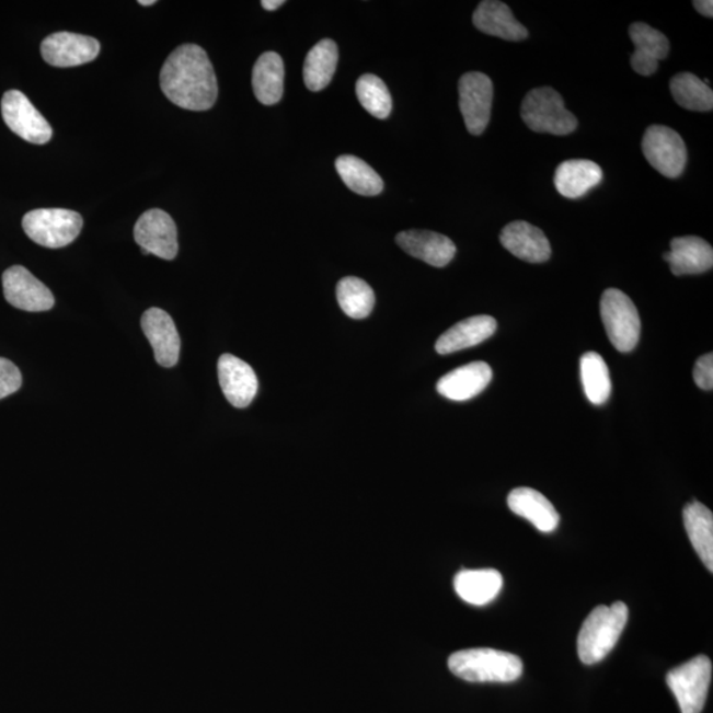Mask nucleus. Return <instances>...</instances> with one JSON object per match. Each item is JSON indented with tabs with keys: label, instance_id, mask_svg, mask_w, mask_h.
<instances>
[{
	"label": "nucleus",
	"instance_id": "25",
	"mask_svg": "<svg viewBox=\"0 0 713 713\" xmlns=\"http://www.w3.org/2000/svg\"><path fill=\"white\" fill-rule=\"evenodd\" d=\"M453 587L461 600L475 607L492 602L504 587L497 570H462L455 576Z\"/></svg>",
	"mask_w": 713,
	"mask_h": 713
},
{
	"label": "nucleus",
	"instance_id": "31",
	"mask_svg": "<svg viewBox=\"0 0 713 713\" xmlns=\"http://www.w3.org/2000/svg\"><path fill=\"white\" fill-rule=\"evenodd\" d=\"M674 100L679 106L691 112H711L713 108V92L709 85L692 73H679L670 81Z\"/></svg>",
	"mask_w": 713,
	"mask_h": 713
},
{
	"label": "nucleus",
	"instance_id": "8",
	"mask_svg": "<svg viewBox=\"0 0 713 713\" xmlns=\"http://www.w3.org/2000/svg\"><path fill=\"white\" fill-rule=\"evenodd\" d=\"M642 151L653 169L665 177L677 179L686 169L685 140L670 127L660 125L648 127L642 139Z\"/></svg>",
	"mask_w": 713,
	"mask_h": 713
},
{
	"label": "nucleus",
	"instance_id": "6",
	"mask_svg": "<svg viewBox=\"0 0 713 713\" xmlns=\"http://www.w3.org/2000/svg\"><path fill=\"white\" fill-rule=\"evenodd\" d=\"M82 217L69 209H36L23 218V229L37 245L61 249L80 235Z\"/></svg>",
	"mask_w": 713,
	"mask_h": 713
},
{
	"label": "nucleus",
	"instance_id": "17",
	"mask_svg": "<svg viewBox=\"0 0 713 713\" xmlns=\"http://www.w3.org/2000/svg\"><path fill=\"white\" fill-rule=\"evenodd\" d=\"M396 243L414 258L434 267H446L456 255V245L448 237L428 230H407L396 235Z\"/></svg>",
	"mask_w": 713,
	"mask_h": 713
},
{
	"label": "nucleus",
	"instance_id": "13",
	"mask_svg": "<svg viewBox=\"0 0 713 713\" xmlns=\"http://www.w3.org/2000/svg\"><path fill=\"white\" fill-rule=\"evenodd\" d=\"M101 45L94 37L57 32L44 38L42 56L45 62L57 68H72L93 61L99 56Z\"/></svg>",
	"mask_w": 713,
	"mask_h": 713
},
{
	"label": "nucleus",
	"instance_id": "16",
	"mask_svg": "<svg viewBox=\"0 0 713 713\" xmlns=\"http://www.w3.org/2000/svg\"><path fill=\"white\" fill-rule=\"evenodd\" d=\"M503 246L518 260L529 263H543L550 260L551 245L548 237L534 225L514 221L501 231Z\"/></svg>",
	"mask_w": 713,
	"mask_h": 713
},
{
	"label": "nucleus",
	"instance_id": "20",
	"mask_svg": "<svg viewBox=\"0 0 713 713\" xmlns=\"http://www.w3.org/2000/svg\"><path fill=\"white\" fill-rule=\"evenodd\" d=\"M670 252L664 255L676 276L697 275L713 266V249L703 238L695 235L674 238Z\"/></svg>",
	"mask_w": 713,
	"mask_h": 713
},
{
	"label": "nucleus",
	"instance_id": "23",
	"mask_svg": "<svg viewBox=\"0 0 713 713\" xmlns=\"http://www.w3.org/2000/svg\"><path fill=\"white\" fill-rule=\"evenodd\" d=\"M507 505L517 516L528 519L539 531L556 530L561 517L548 498L531 487H517L507 497Z\"/></svg>",
	"mask_w": 713,
	"mask_h": 713
},
{
	"label": "nucleus",
	"instance_id": "11",
	"mask_svg": "<svg viewBox=\"0 0 713 713\" xmlns=\"http://www.w3.org/2000/svg\"><path fill=\"white\" fill-rule=\"evenodd\" d=\"M135 242L147 253L165 261L176 258L177 229L172 217L162 209H150L139 217L134 229Z\"/></svg>",
	"mask_w": 713,
	"mask_h": 713
},
{
	"label": "nucleus",
	"instance_id": "29",
	"mask_svg": "<svg viewBox=\"0 0 713 713\" xmlns=\"http://www.w3.org/2000/svg\"><path fill=\"white\" fill-rule=\"evenodd\" d=\"M336 170L346 186L361 196H377L383 191V180L364 160L343 156L336 160Z\"/></svg>",
	"mask_w": 713,
	"mask_h": 713
},
{
	"label": "nucleus",
	"instance_id": "34",
	"mask_svg": "<svg viewBox=\"0 0 713 713\" xmlns=\"http://www.w3.org/2000/svg\"><path fill=\"white\" fill-rule=\"evenodd\" d=\"M22 372L10 359L0 358V400L22 388Z\"/></svg>",
	"mask_w": 713,
	"mask_h": 713
},
{
	"label": "nucleus",
	"instance_id": "33",
	"mask_svg": "<svg viewBox=\"0 0 713 713\" xmlns=\"http://www.w3.org/2000/svg\"><path fill=\"white\" fill-rule=\"evenodd\" d=\"M356 93L365 111L378 119H387L393 101L384 82L375 74H365L356 83Z\"/></svg>",
	"mask_w": 713,
	"mask_h": 713
},
{
	"label": "nucleus",
	"instance_id": "24",
	"mask_svg": "<svg viewBox=\"0 0 713 713\" xmlns=\"http://www.w3.org/2000/svg\"><path fill=\"white\" fill-rule=\"evenodd\" d=\"M602 170L593 160H567L559 164L554 183L556 191L565 198H580L602 182Z\"/></svg>",
	"mask_w": 713,
	"mask_h": 713
},
{
	"label": "nucleus",
	"instance_id": "38",
	"mask_svg": "<svg viewBox=\"0 0 713 713\" xmlns=\"http://www.w3.org/2000/svg\"><path fill=\"white\" fill-rule=\"evenodd\" d=\"M156 0H140L139 4L146 5V8H149V5L156 4Z\"/></svg>",
	"mask_w": 713,
	"mask_h": 713
},
{
	"label": "nucleus",
	"instance_id": "19",
	"mask_svg": "<svg viewBox=\"0 0 713 713\" xmlns=\"http://www.w3.org/2000/svg\"><path fill=\"white\" fill-rule=\"evenodd\" d=\"M635 50L631 64L635 73L652 76L657 72L659 61L670 53V43L660 31L645 23H634L629 28Z\"/></svg>",
	"mask_w": 713,
	"mask_h": 713
},
{
	"label": "nucleus",
	"instance_id": "9",
	"mask_svg": "<svg viewBox=\"0 0 713 713\" xmlns=\"http://www.w3.org/2000/svg\"><path fill=\"white\" fill-rule=\"evenodd\" d=\"M494 88L484 73L469 72L459 81L460 111L468 131L481 135L490 125Z\"/></svg>",
	"mask_w": 713,
	"mask_h": 713
},
{
	"label": "nucleus",
	"instance_id": "7",
	"mask_svg": "<svg viewBox=\"0 0 713 713\" xmlns=\"http://www.w3.org/2000/svg\"><path fill=\"white\" fill-rule=\"evenodd\" d=\"M712 678V662L698 655L667 674L666 682L682 713H700L704 709Z\"/></svg>",
	"mask_w": 713,
	"mask_h": 713
},
{
	"label": "nucleus",
	"instance_id": "3",
	"mask_svg": "<svg viewBox=\"0 0 713 713\" xmlns=\"http://www.w3.org/2000/svg\"><path fill=\"white\" fill-rule=\"evenodd\" d=\"M448 667L456 677L473 683H510L522 676L524 664L517 655L494 648H469L453 653Z\"/></svg>",
	"mask_w": 713,
	"mask_h": 713
},
{
	"label": "nucleus",
	"instance_id": "15",
	"mask_svg": "<svg viewBox=\"0 0 713 713\" xmlns=\"http://www.w3.org/2000/svg\"><path fill=\"white\" fill-rule=\"evenodd\" d=\"M141 330L149 338L157 363L163 368L176 366L182 342L170 314L160 308H150L141 317Z\"/></svg>",
	"mask_w": 713,
	"mask_h": 713
},
{
	"label": "nucleus",
	"instance_id": "35",
	"mask_svg": "<svg viewBox=\"0 0 713 713\" xmlns=\"http://www.w3.org/2000/svg\"><path fill=\"white\" fill-rule=\"evenodd\" d=\"M693 381L698 384V388L712 391L713 389V355H704L700 357L695 364V369H693Z\"/></svg>",
	"mask_w": 713,
	"mask_h": 713
},
{
	"label": "nucleus",
	"instance_id": "2",
	"mask_svg": "<svg viewBox=\"0 0 713 713\" xmlns=\"http://www.w3.org/2000/svg\"><path fill=\"white\" fill-rule=\"evenodd\" d=\"M629 610L624 602L600 606L584 621L577 637V654L583 664L595 665L607 657L626 626Z\"/></svg>",
	"mask_w": 713,
	"mask_h": 713
},
{
	"label": "nucleus",
	"instance_id": "10",
	"mask_svg": "<svg viewBox=\"0 0 713 713\" xmlns=\"http://www.w3.org/2000/svg\"><path fill=\"white\" fill-rule=\"evenodd\" d=\"M2 115L10 130L28 143L45 145L53 138L48 120L19 90H10L3 95Z\"/></svg>",
	"mask_w": 713,
	"mask_h": 713
},
{
	"label": "nucleus",
	"instance_id": "36",
	"mask_svg": "<svg viewBox=\"0 0 713 713\" xmlns=\"http://www.w3.org/2000/svg\"><path fill=\"white\" fill-rule=\"evenodd\" d=\"M693 8L705 18L712 19L713 16V2L712 0H695Z\"/></svg>",
	"mask_w": 713,
	"mask_h": 713
},
{
	"label": "nucleus",
	"instance_id": "1",
	"mask_svg": "<svg viewBox=\"0 0 713 713\" xmlns=\"http://www.w3.org/2000/svg\"><path fill=\"white\" fill-rule=\"evenodd\" d=\"M160 87L172 104L192 112L214 107L217 77L207 53L195 44L180 45L164 62Z\"/></svg>",
	"mask_w": 713,
	"mask_h": 713
},
{
	"label": "nucleus",
	"instance_id": "27",
	"mask_svg": "<svg viewBox=\"0 0 713 713\" xmlns=\"http://www.w3.org/2000/svg\"><path fill=\"white\" fill-rule=\"evenodd\" d=\"M683 520L693 550L710 573L713 571V514L709 507L692 503L685 507Z\"/></svg>",
	"mask_w": 713,
	"mask_h": 713
},
{
	"label": "nucleus",
	"instance_id": "22",
	"mask_svg": "<svg viewBox=\"0 0 713 713\" xmlns=\"http://www.w3.org/2000/svg\"><path fill=\"white\" fill-rule=\"evenodd\" d=\"M497 331V321L487 314L469 318L455 324L439 337L435 349L441 356L451 353L472 348V346L484 343Z\"/></svg>",
	"mask_w": 713,
	"mask_h": 713
},
{
	"label": "nucleus",
	"instance_id": "37",
	"mask_svg": "<svg viewBox=\"0 0 713 713\" xmlns=\"http://www.w3.org/2000/svg\"><path fill=\"white\" fill-rule=\"evenodd\" d=\"M285 0H263L262 8L267 10V11H275L280 8V5L285 4Z\"/></svg>",
	"mask_w": 713,
	"mask_h": 713
},
{
	"label": "nucleus",
	"instance_id": "30",
	"mask_svg": "<svg viewBox=\"0 0 713 713\" xmlns=\"http://www.w3.org/2000/svg\"><path fill=\"white\" fill-rule=\"evenodd\" d=\"M580 375L588 401L596 406L606 403L612 393V381H610L607 363L599 353L588 352L582 357Z\"/></svg>",
	"mask_w": 713,
	"mask_h": 713
},
{
	"label": "nucleus",
	"instance_id": "5",
	"mask_svg": "<svg viewBox=\"0 0 713 713\" xmlns=\"http://www.w3.org/2000/svg\"><path fill=\"white\" fill-rule=\"evenodd\" d=\"M600 311L610 343L621 353L632 352L641 336V319L632 299L617 288H609L602 294Z\"/></svg>",
	"mask_w": 713,
	"mask_h": 713
},
{
	"label": "nucleus",
	"instance_id": "14",
	"mask_svg": "<svg viewBox=\"0 0 713 713\" xmlns=\"http://www.w3.org/2000/svg\"><path fill=\"white\" fill-rule=\"evenodd\" d=\"M218 379L231 406L245 409L258 393V378L252 366L233 355L218 359Z\"/></svg>",
	"mask_w": 713,
	"mask_h": 713
},
{
	"label": "nucleus",
	"instance_id": "28",
	"mask_svg": "<svg viewBox=\"0 0 713 713\" xmlns=\"http://www.w3.org/2000/svg\"><path fill=\"white\" fill-rule=\"evenodd\" d=\"M338 62L337 44L330 38L321 41L308 53L303 68L304 82L311 92L330 85Z\"/></svg>",
	"mask_w": 713,
	"mask_h": 713
},
{
	"label": "nucleus",
	"instance_id": "21",
	"mask_svg": "<svg viewBox=\"0 0 713 713\" xmlns=\"http://www.w3.org/2000/svg\"><path fill=\"white\" fill-rule=\"evenodd\" d=\"M474 27L484 34L507 42H522L529 31L514 18L509 5L498 0H484L473 14Z\"/></svg>",
	"mask_w": 713,
	"mask_h": 713
},
{
	"label": "nucleus",
	"instance_id": "18",
	"mask_svg": "<svg viewBox=\"0 0 713 713\" xmlns=\"http://www.w3.org/2000/svg\"><path fill=\"white\" fill-rule=\"evenodd\" d=\"M493 371L485 363H472L448 372L439 379L436 389L449 401L464 402L483 393L491 383Z\"/></svg>",
	"mask_w": 713,
	"mask_h": 713
},
{
	"label": "nucleus",
	"instance_id": "4",
	"mask_svg": "<svg viewBox=\"0 0 713 713\" xmlns=\"http://www.w3.org/2000/svg\"><path fill=\"white\" fill-rule=\"evenodd\" d=\"M520 117L530 130L551 135H570L579 125L575 115L564 106L556 90L544 87L532 89L526 94Z\"/></svg>",
	"mask_w": 713,
	"mask_h": 713
},
{
	"label": "nucleus",
	"instance_id": "26",
	"mask_svg": "<svg viewBox=\"0 0 713 713\" xmlns=\"http://www.w3.org/2000/svg\"><path fill=\"white\" fill-rule=\"evenodd\" d=\"M253 89L262 105L278 104L285 89V64L275 53L263 54L253 69Z\"/></svg>",
	"mask_w": 713,
	"mask_h": 713
},
{
	"label": "nucleus",
	"instance_id": "32",
	"mask_svg": "<svg viewBox=\"0 0 713 713\" xmlns=\"http://www.w3.org/2000/svg\"><path fill=\"white\" fill-rule=\"evenodd\" d=\"M337 300L346 317L361 320L368 318L375 308L376 295L368 283L348 276L338 281Z\"/></svg>",
	"mask_w": 713,
	"mask_h": 713
},
{
	"label": "nucleus",
	"instance_id": "12",
	"mask_svg": "<svg viewBox=\"0 0 713 713\" xmlns=\"http://www.w3.org/2000/svg\"><path fill=\"white\" fill-rule=\"evenodd\" d=\"M4 298L12 307L27 312L53 310L55 298L47 286L27 268L12 266L3 274Z\"/></svg>",
	"mask_w": 713,
	"mask_h": 713
}]
</instances>
